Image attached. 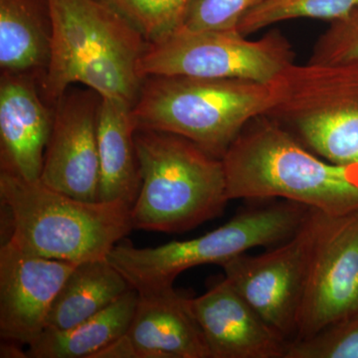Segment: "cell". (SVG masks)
I'll return each instance as SVG.
<instances>
[{"mask_svg":"<svg viewBox=\"0 0 358 358\" xmlns=\"http://www.w3.org/2000/svg\"><path fill=\"white\" fill-rule=\"evenodd\" d=\"M222 160L230 200L282 199L334 218L358 211V164L322 159L267 115L248 122Z\"/></svg>","mask_w":358,"mask_h":358,"instance_id":"cell-1","label":"cell"},{"mask_svg":"<svg viewBox=\"0 0 358 358\" xmlns=\"http://www.w3.org/2000/svg\"><path fill=\"white\" fill-rule=\"evenodd\" d=\"M51 22L46 96L57 102L72 84L101 98L134 106L141 79L138 60L148 42L122 14L103 0H46Z\"/></svg>","mask_w":358,"mask_h":358,"instance_id":"cell-2","label":"cell"},{"mask_svg":"<svg viewBox=\"0 0 358 358\" xmlns=\"http://www.w3.org/2000/svg\"><path fill=\"white\" fill-rule=\"evenodd\" d=\"M0 200L8 223L6 241L42 258L74 264L105 259L133 230L124 202L83 201L4 171Z\"/></svg>","mask_w":358,"mask_h":358,"instance_id":"cell-3","label":"cell"},{"mask_svg":"<svg viewBox=\"0 0 358 358\" xmlns=\"http://www.w3.org/2000/svg\"><path fill=\"white\" fill-rule=\"evenodd\" d=\"M277 99L275 81L150 76L131 108L138 129L178 134L223 159L249 122Z\"/></svg>","mask_w":358,"mask_h":358,"instance_id":"cell-4","label":"cell"},{"mask_svg":"<svg viewBox=\"0 0 358 358\" xmlns=\"http://www.w3.org/2000/svg\"><path fill=\"white\" fill-rule=\"evenodd\" d=\"M141 188L133 229L182 233L218 217L230 201L223 160L178 134L136 129Z\"/></svg>","mask_w":358,"mask_h":358,"instance_id":"cell-5","label":"cell"},{"mask_svg":"<svg viewBox=\"0 0 358 358\" xmlns=\"http://www.w3.org/2000/svg\"><path fill=\"white\" fill-rule=\"evenodd\" d=\"M312 208L284 200L237 214L202 236L154 248L117 243L108 260L138 293L173 287L181 273L207 264L222 266L256 247L277 246L296 234Z\"/></svg>","mask_w":358,"mask_h":358,"instance_id":"cell-6","label":"cell"},{"mask_svg":"<svg viewBox=\"0 0 358 358\" xmlns=\"http://www.w3.org/2000/svg\"><path fill=\"white\" fill-rule=\"evenodd\" d=\"M274 81L265 115L322 159L358 164V62L292 63Z\"/></svg>","mask_w":358,"mask_h":358,"instance_id":"cell-7","label":"cell"},{"mask_svg":"<svg viewBox=\"0 0 358 358\" xmlns=\"http://www.w3.org/2000/svg\"><path fill=\"white\" fill-rule=\"evenodd\" d=\"M294 63L288 39L277 30L249 40L237 29L190 30L178 27L148 43L138 60L141 79L188 76L242 79L270 83Z\"/></svg>","mask_w":358,"mask_h":358,"instance_id":"cell-8","label":"cell"},{"mask_svg":"<svg viewBox=\"0 0 358 358\" xmlns=\"http://www.w3.org/2000/svg\"><path fill=\"white\" fill-rule=\"evenodd\" d=\"M331 218L312 209L293 237L258 256L223 264L225 279L282 338L293 343L313 251Z\"/></svg>","mask_w":358,"mask_h":358,"instance_id":"cell-9","label":"cell"},{"mask_svg":"<svg viewBox=\"0 0 358 358\" xmlns=\"http://www.w3.org/2000/svg\"><path fill=\"white\" fill-rule=\"evenodd\" d=\"M358 313V211L331 217L313 251L296 336L308 338Z\"/></svg>","mask_w":358,"mask_h":358,"instance_id":"cell-10","label":"cell"},{"mask_svg":"<svg viewBox=\"0 0 358 358\" xmlns=\"http://www.w3.org/2000/svg\"><path fill=\"white\" fill-rule=\"evenodd\" d=\"M96 92H67L57 101L40 180L75 199L99 201L100 162Z\"/></svg>","mask_w":358,"mask_h":358,"instance_id":"cell-11","label":"cell"},{"mask_svg":"<svg viewBox=\"0 0 358 358\" xmlns=\"http://www.w3.org/2000/svg\"><path fill=\"white\" fill-rule=\"evenodd\" d=\"M77 264L27 253L10 241L0 247V336L31 345L47 327L52 303Z\"/></svg>","mask_w":358,"mask_h":358,"instance_id":"cell-12","label":"cell"},{"mask_svg":"<svg viewBox=\"0 0 358 358\" xmlns=\"http://www.w3.org/2000/svg\"><path fill=\"white\" fill-rule=\"evenodd\" d=\"M192 306L210 358H286L289 341L225 278Z\"/></svg>","mask_w":358,"mask_h":358,"instance_id":"cell-13","label":"cell"},{"mask_svg":"<svg viewBox=\"0 0 358 358\" xmlns=\"http://www.w3.org/2000/svg\"><path fill=\"white\" fill-rule=\"evenodd\" d=\"M138 294L127 333L138 358H210L192 299L173 286Z\"/></svg>","mask_w":358,"mask_h":358,"instance_id":"cell-14","label":"cell"},{"mask_svg":"<svg viewBox=\"0 0 358 358\" xmlns=\"http://www.w3.org/2000/svg\"><path fill=\"white\" fill-rule=\"evenodd\" d=\"M53 115L28 76L2 74L0 83L1 171L38 180Z\"/></svg>","mask_w":358,"mask_h":358,"instance_id":"cell-15","label":"cell"},{"mask_svg":"<svg viewBox=\"0 0 358 358\" xmlns=\"http://www.w3.org/2000/svg\"><path fill=\"white\" fill-rule=\"evenodd\" d=\"M131 103L101 98L98 110L99 200L133 206L141 188L136 124Z\"/></svg>","mask_w":358,"mask_h":358,"instance_id":"cell-16","label":"cell"},{"mask_svg":"<svg viewBox=\"0 0 358 358\" xmlns=\"http://www.w3.org/2000/svg\"><path fill=\"white\" fill-rule=\"evenodd\" d=\"M131 289L108 258L77 264L52 303L46 329L75 327L110 307Z\"/></svg>","mask_w":358,"mask_h":358,"instance_id":"cell-17","label":"cell"},{"mask_svg":"<svg viewBox=\"0 0 358 358\" xmlns=\"http://www.w3.org/2000/svg\"><path fill=\"white\" fill-rule=\"evenodd\" d=\"M138 294L131 289L114 303L76 326L63 331L46 329L29 345V358H94L128 333Z\"/></svg>","mask_w":358,"mask_h":358,"instance_id":"cell-18","label":"cell"},{"mask_svg":"<svg viewBox=\"0 0 358 358\" xmlns=\"http://www.w3.org/2000/svg\"><path fill=\"white\" fill-rule=\"evenodd\" d=\"M51 22L46 25L36 0H0L2 74L23 75L48 67Z\"/></svg>","mask_w":358,"mask_h":358,"instance_id":"cell-19","label":"cell"},{"mask_svg":"<svg viewBox=\"0 0 358 358\" xmlns=\"http://www.w3.org/2000/svg\"><path fill=\"white\" fill-rule=\"evenodd\" d=\"M358 8V0H264L241 20L237 30L244 36L282 21L310 18L341 20Z\"/></svg>","mask_w":358,"mask_h":358,"instance_id":"cell-20","label":"cell"},{"mask_svg":"<svg viewBox=\"0 0 358 358\" xmlns=\"http://www.w3.org/2000/svg\"><path fill=\"white\" fill-rule=\"evenodd\" d=\"M122 14L148 43L182 25L192 0H103Z\"/></svg>","mask_w":358,"mask_h":358,"instance_id":"cell-21","label":"cell"},{"mask_svg":"<svg viewBox=\"0 0 358 358\" xmlns=\"http://www.w3.org/2000/svg\"><path fill=\"white\" fill-rule=\"evenodd\" d=\"M286 358H358V313L289 343Z\"/></svg>","mask_w":358,"mask_h":358,"instance_id":"cell-22","label":"cell"},{"mask_svg":"<svg viewBox=\"0 0 358 358\" xmlns=\"http://www.w3.org/2000/svg\"><path fill=\"white\" fill-rule=\"evenodd\" d=\"M264 0H192L182 27L190 30H232Z\"/></svg>","mask_w":358,"mask_h":358,"instance_id":"cell-23","label":"cell"},{"mask_svg":"<svg viewBox=\"0 0 358 358\" xmlns=\"http://www.w3.org/2000/svg\"><path fill=\"white\" fill-rule=\"evenodd\" d=\"M308 62L315 64L358 62V8L331 22L313 49Z\"/></svg>","mask_w":358,"mask_h":358,"instance_id":"cell-24","label":"cell"},{"mask_svg":"<svg viewBox=\"0 0 358 358\" xmlns=\"http://www.w3.org/2000/svg\"><path fill=\"white\" fill-rule=\"evenodd\" d=\"M94 358H138V357H136V350L126 334L96 353Z\"/></svg>","mask_w":358,"mask_h":358,"instance_id":"cell-25","label":"cell"},{"mask_svg":"<svg viewBox=\"0 0 358 358\" xmlns=\"http://www.w3.org/2000/svg\"><path fill=\"white\" fill-rule=\"evenodd\" d=\"M6 345H1L0 348V357L1 358H27V352H23L16 343L6 341Z\"/></svg>","mask_w":358,"mask_h":358,"instance_id":"cell-26","label":"cell"}]
</instances>
